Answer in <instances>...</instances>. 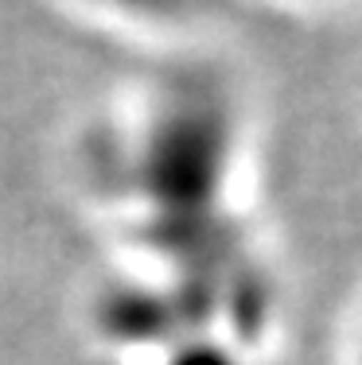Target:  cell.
<instances>
[{"instance_id":"1","label":"cell","mask_w":362,"mask_h":365,"mask_svg":"<svg viewBox=\"0 0 362 365\" xmlns=\"http://www.w3.org/2000/svg\"><path fill=\"white\" fill-rule=\"evenodd\" d=\"M66 4L149 39H195L218 28L234 0H66Z\"/></svg>"},{"instance_id":"2","label":"cell","mask_w":362,"mask_h":365,"mask_svg":"<svg viewBox=\"0 0 362 365\" xmlns=\"http://www.w3.org/2000/svg\"><path fill=\"white\" fill-rule=\"evenodd\" d=\"M141 365H269V342L218 327L183 330L141 350Z\"/></svg>"},{"instance_id":"3","label":"cell","mask_w":362,"mask_h":365,"mask_svg":"<svg viewBox=\"0 0 362 365\" xmlns=\"http://www.w3.org/2000/svg\"><path fill=\"white\" fill-rule=\"evenodd\" d=\"M339 361L343 365H362V292L351 307L347 323H343V338H339Z\"/></svg>"}]
</instances>
